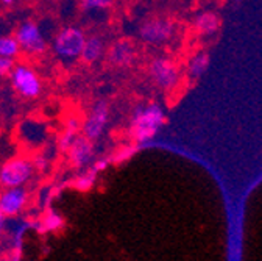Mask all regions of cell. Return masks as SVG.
<instances>
[{
    "label": "cell",
    "instance_id": "9",
    "mask_svg": "<svg viewBox=\"0 0 262 261\" xmlns=\"http://www.w3.org/2000/svg\"><path fill=\"white\" fill-rule=\"evenodd\" d=\"M28 200V192L17 186V188H7L0 192V208H2L4 214L11 217L22 211Z\"/></svg>",
    "mask_w": 262,
    "mask_h": 261
},
{
    "label": "cell",
    "instance_id": "11",
    "mask_svg": "<svg viewBox=\"0 0 262 261\" xmlns=\"http://www.w3.org/2000/svg\"><path fill=\"white\" fill-rule=\"evenodd\" d=\"M68 153H69L71 163H72L75 168H78V169L86 168L89 163H91V159L94 158V146H92V141L88 139L84 135L83 136H78L75 139V143L72 144V147L69 149Z\"/></svg>",
    "mask_w": 262,
    "mask_h": 261
},
{
    "label": "cell",
    "instance_id": "7",
    "mask_svg": "<svg viewBox=\"0 0 262 261\" xmlns=\"http://www.w3.org/2000/svg\"><path fill=\"white\" fill-rule=\"evenodd\" d=\"M108 119H110V108H108V104L100 101V102H97L91 113L88 114L86 121L83 122V135L91 139V141H95L98 139L103 132L106 130V125H108Z\"/></svg>",
    "mask_w": 262,
    "mask_h": 261
},
{
    "label": "cell",
    "instance_id": "3",
    "mask_svg": "<svg viewBox=\"0 0 262 261\" xmlns=\"http://www.w3.org/2000/svg\"><path fill=\"white\" fill-rule=\"evenodd\" d=\"M86 44L84 31L78 27H66L55 36L53 49L58 56L64 59H75L81 56Z\"/></svg>",
    "mask_w": 262,
    "mask_h": 261
},
{
    "label": "cell",
    "instance_id": "4",
    "mask_svg": "<svg viewBox=\"0 0 262 261\" xmlns=\"http://www.w3.org/2000/svg\"><path fill=\"white\" fill-rule=\"evenodd\" d=\"M175 24L166 17H153L145 21L139 28V38L150 46L166 44L173 38Z\"/></svg>",
    "mask_w": 262,
    "mask_h": 261
},
{
    "label": "cell",
    "instance_id": "19",
    "mask_svg": "<svg viewBox=\"0 0 262 261\" xmlns=\"http://www.w3.org/2000/svg\"><path fill=\"white\" fill-rule=\"evenodd\" d=\"M14 69V61L13 58H5V56H0V78L11 74Z\"/></svg>",
    "mask_w": 262,
    "mask_h": 261
},
{
    "label": "cell",
    "instance_id": "16",
    "mask_svg": "<svg viewBox=\"0 0 262 261\" xmlns=\"http://www.w3.org/2000/svg\"><path fill=\"white\" fill-rule=\"evenodd\" d=\"M94 182H95V171L92 169V171H89L88 174H83V175H80L77 180H75V188L77 189H80V191H88V189H91L92 188V185H94Z\"/></svg>",
    "mask_w": 262,
    "mask_h": 261
},
{
    "label": "cell",
    "instance_id": "6",
    "mask_svg": "<svg viewBox=\"0 0 262 261\" xmlns=\"http://www.w3.org/2000/svg\"><path fill=\"white\" fill-rule=\"evenodd\" d=\"M11 83L14 89L27 99H36L42 89L41 80L36 72L27 66H14L11 72Z\"/></svg>",
    "mask_w": 262,
    "mask_h": 261
},
{
    "label": "cell",
    "instance_id": "10",
    "mask_svg": "<svg viewBox=\"0 0 262 261\" xmlns=\"http://www.w3.org/2000/svg\"><path fill=\"white\" fill-rule=\"evenodd\" d=\"M106 58L116 68H129L131 64L135 63L136 52H135L133 44H131L129 41L119 39L110 47V50L106 53Z\"/></svg>",
    "mask_w": 262,
    "mask_h": 261
},
{
    "label": "cell",
    "instance_id": "15",
    "mask_svg": "<svg viewBox=\"0 0 262 261\" xmlns=\"http://www.w3.org/2000/svg\"><path fill=\"white\" fill-rule=\"evenodd\" d=\"M19 49H20V46L16 38H11V36L0 38V56L13 58L19 53Z\"/></svg>",
    "mask_w": 262,
    "mask_h": 261
},
{
    "label": "cell",
    "instance_id": "21",
    "mask_svg": "<svg viewBox=\"0 0 262 261\" xmlns=\"http://www.w3.org/2000/svg\"><path fill=\"white\" fill-rule=\"evenodd\" d=\"M4 227H5V214H4L2 208H0V233H2Z\"/></svg>",
    "mask_w": 262,
    "mask_h": 261
},
{
    "label": "cell",
    "instance_id": "14",
    "mask_svg": "<svg viewBox=\"0 0 262 261\" xmlns=\"http://www.w3.org/2000/svg\"><path fill=\"white\" fill-rule=\"evenodd\" d=\"M209 63H211V59H209V55L206 52H200V53L193 55L190 58L189 64H187V75H189V78H192V80L202 78L206 74L208 68H209Z\"/></svg>",
    "mask_w": 262,
    "mask_h": 261
},
{
    "label": "cell",
    "instance_id": "20",
    "mask_svg": "<svg viewBox=\"0 0 262 261\" xmlns=\"http://www.w3.org/2000/svg\"><path fill=\"white\" fill-rule=\"evenodd\" d=\"M135 152H136V146H126V147H122V149H119V150H117V153L114 155V161L120 163V161H123V159L129 158V156L133 155Z\"/></svg>",
    "mask_w": 262,
    "mask_h": 261
},
{
    "label": "cell",
    "instance_id": "5",
    "mask_svg": "<svg viewBox=\"0 0 262 261\" xmlns=\"http://www.w3.org/2000/svg\"><path fill=\"white\" fill-rule=\"evenodd\" d=\"M150 78L162 91H173L180 82V71L177 64L166 56L155 58L148 68Z\"/></svg>",
    "mask_w": 262,
    "mask_h": 261
},
{
    "label": "cell",
    "instance_id": "17",
    "mask_svg": "<svg viewBox=\"0 0 262 261\" xmlns=\"http://www.w3.org/2000/svg\"><path fill=\"white\" fill-rule=\"evenodd\" d=\"M113 4V0H81V7L86 11L94 10H108Z\"/></svg>",
    "mask_w": 262,
    "mask_h": 261
},
{
    "label": "cell",
    "instance_id": "13",
    "mask_svg": "<svg viewBox=\"0 0 262 261\" xmlns=\"http://www.w3.org/2000/svg\"><path fill=\"white\" fill-rule=\"evenodd\" d=\"M105 53V46H103V41L102 38L98 36H89L86 38V44H84V49L81 52V59L88 64H92L95 63L98 58H102V55Z\"/></svg>",
    "mask_w": 262,
    "mask_h": 261
},
{
    "label": "cell",
    "instance_id": "2",
    "mask_svg": "<svg viewBox=\"0 0 262 261\" xmlns=\"http://www.w3.org/2000/svg\"><path fill=\"white\" fill-rule=\"evenodd\" d=\"M35 171V163L24 156H16L4 163L0 168V188H17L25 185Z\"/></svg>",
    "mask_w": 262,
    "mask_h": 261
},
{
    "label": "cell",
    "instance_id": "1",
    "mask_svg": "<svg viewBox=\"0 0 262 261\" xmlns=\"http://www.w3.org/2000/svg\"><path fill=\"white\" fill-rule=\"evenodd\" d=\"M166 122V113L158 104L139 105L135 108L129 121V136L136 144L153 139Z\"/></svg>",
    "mask_w": 262,
    "mask_h": 261
},
{
    "label": "cell",
    "instance_id": "22",
    "mask_svg": "<svg viewBox=\"0 0 262 261\" xmlns=\"http://www.w3.org/2000/svg\"><path fill=\"white\" fill-rule=\"evenodd\" d=\"M2 2H4V4H13L14 0H2Z\"/></svg>",
    "mask_w": 262,
    "mask_h": 261
},
{
    "label": "cell",
    "instance_id": "12",
    "mask_svg": "<svg viewBox=\"0 0 262 261\" xmlns=\"http://www.w3.org/2000/svg\"><path fill=\"white\" fill-rule=\"evenodd\" d=\"M193 27H195V30L199 31L200 35L211 36V35H214L215 31L220 28V19H219V16L215 13L205 11V13L196 16Z\"/></svg>",
    "mask_w": 262,
    "mask_h": 261
},
{
    "label": "cell",
    "instance_id": "8",
    "mask_svg": "<svg viewBox=\"0 0 262 261\" xmlns=\"http://www.w3.org/2000/svg\"><path fill=\"white\" fill-rule=\"evenodd\" d=\"M16 39L19 46L28 53H42L46 50V39L36 22H24L16 31Z\"/></svg>",
    "mask_w": 262,
    "mask_h": 261
},
{
    "label": "cell",
    "instance_id": "18",
    "mask_svg": "<svg viewBox=\"0 0 262 261\" xmlns=\"http://www.w3.org/2000/svg\"><path fill=\"white\" fill-rule=\"evenodd\" d=\"M61 224H62V219H61L56 213H49V214L46 216L44 222H42L44 228H46V230H49V232L56 230V228L61 227Z\"/></svg>",
    "mask_w": 262,
    "mask_h": 261
}]
</instances>
